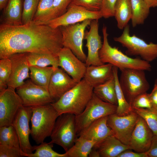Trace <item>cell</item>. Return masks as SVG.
I'll return each mask as SVG.
<instances>
[{"mask_svg": "<svg viewBox=\"0 0 157 157\" xmlns=\"http://www.w3.org/2000/svg\"><path fill=\"white\" fill-rule=\"evenodd\" d=\"M53 143L43 142L38 146H35V152L31 154L23 152L24 156L27 157H67L65 153L61 154L55 151L52 149Z\"/></svg>", "mask_w": 157, "mask_h": 157, "instance_id": "cell-32", "label": "cell"}, {"mask_svg": "<svg viewBox=\"0 0 157 157\" xmlns=\"http://www.w3.org/2000/svg\"><path fill=\"white\" fill-rule=\"evenodd\" d=\"M0 144L20 148L17 133L12 124L0 127Z\"/></svg>", "mask_w": 157, "mask_h": 157, "instance_id": "cell-31", "label": "cell"}, {"mask_svg": "<svg viewBox=\"0 0 157 157\" xmlns=\"http://www.w3.org/2000/svg\"><path fill=\"white\" fill-rule=\"evenodd\" d=\"M32 114V107L22 106L12 124L17 133L20 148L24 153L26 154H32L35 150V146L31 145L29 139L31 131L29 123Z\"/></svg>", "mask_w": 157, "mask_h": 157, "instance_id": "cell-13", "label": "cell"}, {"mask_svg": "<svg viewBox=\"0 0 157 157\" xmlns=\"http://www.w3.org/2000/svg\"><path fill=\"white\" fill-rule=\"evenodd\" d=\"M101 0H72L69 5H75L82 7L91 11H100Z\"/></svg>", "mask_w": 157, "mask_h": 157, "instance_id": "cell-38", "label": "cell"}, {"mask_svg": "<svg viewBox=\"0 0 157 157\" xmlns=\"http://www.w3.org/2000/svg\"><path fill=\"white\" fill-rule=\"evenodd\" d=\"M155 84L157 85V78L156 79L155 81Z\"/></svg>", "mask_w": 157, "mask_h": 157, "instance_id": "cell-48", "label": "cell"}, {"mask_svg": "<svg viewBox=\"0 0 157 157\" xmlns=\"http://www.w3.org/2000/svg\"><path fill=\"white\" fill-rule=\"evenodd\" d=\"M131 105L132 108L154 109L150 99L149 94L147 92L140 94L136 97L133 100Z\"/></svg>", "mask_w": 157, "mask_h": 157, "instance_id": "cell-39", "label": "cell"}, {"mask_svg": "<svg viewBox=\"0 0 157 157\" xmlns=\"http://www.w3.org/2000/svg\"><path fill=\"white\" fill-rule=\"evenodd\" d=\"M150 8L157 7V0H144Z\"/></svg>", "mask_w": 157, "mask_h": 157, "instance_id": "cell-45", "label": "cell"}, {"mask_svg": "<svg viewBox=\"0 0 157 157\" xmlns=\"http://www.w3.org/2000/svg\"><path fill=\"white\" fill-rule=\"evenodd\" d=\"M22 101L15 89L8 87L0 91V127L12 125Z\"/></svg>", "mask_w": 157, "mask_h": 157, "instance_id": "cell-12", "label": "cell"}, {"mask_svg": "<svg viewBox=\"0 0 157 157\" xmlns=\"http://www.w3.org/2000/svg\"><path fill=\"white\" fill-rule=\"evenodd\" d=\"M27 58L29 67H46L51 65L54 69L59 67L58 57L51 54L27 52Z\"/></svg>", "mask_w": 157, "mask_h": 157, "instance_id": "cell-27", "label": "cell"}, {"mask_svg": "<svg viewBox=\"0 0 157 157\" xmlns=\"http://www.w3.org/2000/svg\"><path fill=\"white\" fill-rule=\"evenodd\" d=\"M131 150L128 149L124 151L117 157H148L146 152L138 153L133 151Z\"/></svg>", "mask_w": 157, "mask_h": 157, "instance_id": "cell-43", "label": "cell"}, {"mask_svg": "<svg viewBox=\"0 0 157 157\" xmlns=\"http://www.w3.org/2000/svg\"><path fill=\"white\" fill-rule=\"evenodd\" d=\"M58 56L59 67L76 82L83 78L87 68L85 63L80 60L69 49L63 47Z\"/></svg>", "mask_w": 157, "mask_h": 157, "instance_id": "cell-16", "label": "cell"}, {"mask_svg": "<svg viewBox=\"0 0 157 157\" xmlns=\"http://www.w3.org/2000/svg\"><path fill=\"white\" fill-rule=\"evenodd\" d=\"M32 108L31 135L40 144L50 136L59 115L51 104Z\"/></svg>", "mask_w": 157, "mask_h": 157, "instance_id": "cell-4", "label": "cell"}, {"mask_svg": "<svg viewBox=\"0 0 157 157\" xmlns=\"http://www.w3.org/2000/svg\"><path fill=\"white\" fill-rule=\"evenodd\" d=\"M93 92L96 96L102 101L117 105L114 75L104 83L94 87Z\"/></svg>", "mask_w": 157, "mask_h": 157, "instance_id": "cell-25", "label": "cell"}, {"mask_svg": "<svg viewBox=\"0 0 157 157\" xmlns=\"http://www.w3.org/2000/svg\"><path fill=\"white\" fill-rule=\"evenodd\" d=\"M102 17L100 11H91L80 6L69 5L67 11L47 24L54 28L81 22L85 20L99 19Z\"/></svg>", "mask_w": 157, "mask_h": 157, "instance_id": "cell-14", "label": "cell"}, {"mask_svg": "<svg viewBox=\"0 0 157 157\" xmlns=\"http://www.w3.org/2000/svg\"><path fill=\"white\" fill-rule=\"evenodd\" d=\"M88 157H100L99 154L96 149L94 147L92 148L90 151Z\"/></svg>", "mask_w": 157, "mask_h": 157, "instance_id": "cell-46", "label": "cell"}, {"mask_svg": "<svg viewBox=\"0 0 157 157\" xmlns=\"http://www.w3.org/2000/svg\"><path fill=\"white\" fill-rule=\"evenodd\" d=\"M16 92L20 97L23 106L33 107L53 103L55 100L48 90L33 83L31 80L25 81L17 88Z\"/></svg>", "mask_w": 157, "mask_h": 157, "instance_id": "cell-10", "label": "cell"}, {"mask_svg": "<svg viewBox=\"0 0 157 157\" xmlns=\"http://www.w3.org/2000/svg\"><path fill=\"white\" fill-rule=\"evenodd\" d=\"M146 152L148 157H157V135H154L150 148Z\"/></svg>", "mask_w": 157, "mask_h": 157, "instance_id": "cell-42", "label": "cell"}, {"mask_svg": "<svg viewBox=\"0 0 157 157\" xmlns=\"http://www.w3.org/2000/svg\"><path fill=\"white\" fill-rule=\"evenodd\" d=\"M23 151L20 148L0 144V157H22Z\"/></svg>", "mask_w": 157, "mask_h": 157, "instance_id": "cell-40", "label": "cell"}, {"mask_svg": "<svg viewBox=\"0 0 157 157\" xmlns=\"http://www.w3.org/2000/svg\"><path fill=\"white\" fill-rule=\"evenodd\" d=\"M138 117L133 111L124 116H119L115 113L108 116L107 124L113 135L124 144L129 145Z\"/></svg>", "mask_w": 157, "mask_h": 157, "instance_id": "cell-11", "label": "cell"}, {"mask_svg": "<svg viewBox=\"0 0 157 157\" xmlns=\"http://www.w3.org/2000/svg\"><path fill=\"white\" fill-rule=\"evenodd\" d=\"M9 0H0V10L3 9Z\"/></svg>", "mask_w": 157, "mask_h": 157, "instance_id": "cell-47", "label": "cell"}, {"mask_svg": "<svg viewBox=\"0 0 157 157\" xmlns=\"http://www.w3.org/2000/svg\"><path fill=\"white\" fill-rule=\"evenodd\" d=\"M102 46L99 51L101 62L104 64L110 63L117 67L120 70L124 69H133L144 71H150L151 66L149 62L139 58H133L123 53L116 47L109 44L107 27L103 25Z\"/></svg>", "mask_w": 157, "mask_h": 157, "instance_id": "cell-3", "label": "cell"}, {"mask_svg": "<svg viewBox=\"0 0 157 157\" xmlns=\"http://www.w3.org/2000/svg\"><path fill=\"white\" fill-rule=\"evenodd\" d=\"M154 135L144 120L139 116L129 145L135 152H146L150 148Z\"/></svg>", "mask_w": 157, "mask_h": 157, "instance_id": "cell-17", "label": "cell"}, {"mask_svg": "<svg viewBox=\"0 0 157 157\" xmlns=\"http://www.w3.org/2000/svg\"><path fill=\"white\" fill-rule=\"evenodd\" d=\"M89 26V30H86L84 35V39L86 40V46L88 50L85 63L87 67L91 65H101L104 64L100 59L99 51L103 42L99 33L98 19L92 20Z\"/></svg>", "mask_w": 157, "mask_h": 157, "instance_id": "cell-15", "label": "cell"}, {"mask_svg": "<svg viewBox=\"0 0 157 157\" xmlns=\"http://www.w3.org/2000/svg\"><path fill=\"white\" fill-rule=\"evenodd\" d=\"M132 15L131 0H117L115 6L114 16L119 29H123L128 24Z\"/></svg>", "mask_w": 157, "mask_h": 157, "instance_id": "cell-24", "label": "cell"}, {"mask_svg": "<svg viewBox=\"0 0 157 157\" xmlns=\"http://www.w3.org/2000/svg\"><path fill=\"white\" fill-rule=\"evenodd\" d=\"M72 0H53L51 10L41 24H47L51 20L64 14L71 3Z\"/></svg>", "mask_w": 157, "mask_h": 157, "instance_id": "cell-34", "label": "cell"}, {"mask_svg": "<svg viewBox=\"0 0 157 157\" xmlns=\"http://www.w3.org/2000/svg\"><path fill=\"white\" fill-rule=\"evenodd\" d=\"M53 0H40L33 21L41 24L49 14L51 8Z\"/></svg>", "mask_w": 157, "mask_h": 157, "instance_id": "cell-37", "label": "cell"}, {"mask_svg": "<svg viewBox=\"0 0 157 157\" xmlns=\"http://www.w3.org/2000/svg\"><path fill=\"white\" fill-rule=\"evenodd\" d=\"M107 117H102L92 123L80 133L78 137L93 141L97 144L108 137L113 135L107 124Z\"/></svg>", "mask_w": 157, "mask_h": 157, "instance_id": "cell-20", "label": "cell"}, {"mask_svg": "<svg viewBox=\"0 0 157 157\" xmlns=\"http://www.w3.org/2000/svg\"><path fill=\"white\" fill-rule=\"evenodd\" d=\"M118 68L113 66V75L115 81V88L117 101V107L116 114L119 116L128 115L133 111L131 106L126 99L120 87L118 77Z\"/></svg>", "mask_w": 157, "mask_h": 157, "instance_id": "cell-29", "label": "cell"}, {"mask_svg": "<svg viewBox=\"0 0 157 157\" xmlns=\"http://www.w3.org/2000/svg\"><path fill=\"white\" fill-rule=\"evenodd\" d=\"M149 97L153 108L157 110V85L155 84Z\"/></svg>", "mask_w": 157, "mask_h": 157, "instance_id": "cell-44", "label": "cell"}, {"mask_svg": "<svg viewBox=\"0 0 157 157\" xmlns=\"http://www.w3.org/2000/svg\"><path fill=\"white\" fill-rule=\"evenodd\" d=\"M117 105L101 100L94 93L83 111L75 115L77 137L85 128L95 120L116 113Z\"/></svg>", "mask_w": 157, "mask_h": 157, "instance_id": "cell-6", "label": "cell"}, {"mask_svg": "<svg viewBox=\"0 0 157 157\" xmlns=\"http://www.w3.org/2000/svg\"><path fill=\"white\" fill-rule=\"evenodd\" d=\"M92 20L87 19L81 23L60 27L63 47L69 49L84 63L87 56L83 49V40L86 28L90 26Z\"/></svg>", "mask_w": 157, "mask_h": 157, "instance_id": "cell-9", "label": "cell"}, {"mask_svg": "<svg viewBox=\"0 0 157 157\" xmlns=\"http://www.w3.org/2000/svg\"><path fill=\"white\" fill-rule=\"evenodd\" d=\"M100 11L102 17L108 18L114 16L115 6L117 0H101Z\"/></svg>", "mask_w": 157, "mask_h": 157, "instance_id": "cell-41", "label": "cell"}, {"mask_svg": "<svg viewBox=\"0 0 157 157\" xmlns=\"http://www.w3.org/2000/svg\"><path fill=\"white\" fill-rule=\"evenodd\" d=\"M11 69V63L9 58L0 59V91L8 88Z\"/></svg>", "mask_w": 157, "mask_h": 157, "instance_id": "cell-36", "label": "cell"}, {"mask_svg": "<svg viewBox=\"0 0 157 157\" xmlns=\"http://www.w3.org/2000/svg\"><path fill=\"white\" fill-rule=\"evenodd\" d=\"M22 0H8L3 9L2 24L15 26L22 24Z\"/></svg>", "mask_w": 157, "mask_h": 157, "instance_id": "cell-23", "label": "cell"}, {"mask_svg": "<svg viewBox=\"0 0 157 157\" xmlns=\"http://www.w3.org/2000/svg\"><path fill=\"white\" fill-rule=\"evenodd\" d=\"M27 54V52L15 53L8 57L11 61L12 69L8 87L16 89L30 78Z\"/></svg>", "mask_w": 157, "mask_h": 157, "instance_id": "cell-18", "label": "cell"}, {"mask_svg": "<svg viewBox=\"0 0 157 157\" xmlns=\"http://www.w3.org/2000/svg\"><path fill=\"white\" fill-rule=\"evenodd\" d=\"M132 109L144 120L154 135H157V110L135 108Z\"/></svg>", "mask_w": 157, "mask_h": 157, "instance_id": "cell-33", "label": "cell"}, {"mask_svg": "<svg viewBox=\"0 0 157 157\" xmlns=\"http://www.w3.org/2000/svg\"><path fill=\"white\" fill-rule=\"evenodd\" d=\"M96 142L78 137L72 147L65 152L67 157H87Z\"/></svg>", "mask_w": 157, "mask_h": 157, "instance_id": "cell-30", "label": "cell"}, {"mask_svg": "<svg viewBox=\"0 0 157 157\" xmlns=\"http://www.w3.org/2000/svg\"><path fill=\"white\" fill-rule=\"evenodd\" d=\"M63 69H54L48 87V91L55 101L77 83Z\"/></svg>", "mask_w": 157, "mask_h": 157, "instance_id": "cell-19", "label": "cell"}, {"mask_svg": "<svg viewBox=\"0 0 157 157\" xmlns=\"http://www.w3.org/2000/svg\"><path fill=\"white\" fill-rule=\"evenodd\" d=\"M120 71L119 85L126 99L131 105L136 97L147 92L149 88V84L144 70L124 69Z\"/></svg>", "mask_w": 157, "mask_h": 157, "instance_id": "cell-7", "label": "cell"}, {"mask_svg": "<svg viewBox=\"0 0 157 157\" xmlns=\"http://www.w3.org/2000/svg\"><path fill=\"white\" fill-rule=\"evenodd\" d=\"M63 47L60 27L54 28L32 22L16 26L0 24V59L24 52L50 53L58 56Z\"/></svg>", "mask_w": 157, "mask_h": 157, "instance_id": "cell-1", "label": "cell"}, {"mask_svg": "<svg viewBox=\"0 0 157 157\" xmlns=\"http://www.w3.org/2000/svg\"><path fill=\"white\" fill-rule=\"evenodd\" d=\"M94 147L100 157H117L125 150L131 149L129 145L124 144L113 135H110Z\"/></svg>", "mask_w": 157, "mask_h": 157, "instance_id": "cell-22", "label": "cell"}, {"mask_svg": "<svg viewBox=\"0 0 157 157\" xmlns=\"http://www.w3.org/2000/svg\"><path fill=\"white\" fill-rule=\"evenodd\" d=\"M54 69L52 66H30V78L34 83L48 90L51 77Z\"/></svg>", "mask_w": 157, "mask_h": 157, "instance_id": "cell-26", "label": "cell"}, {"mask_svg": "<svg viewBox=\"0 0 157 157\" xmlns=\"http://www.w3.org/2000/svg\"><path fill=\"white\" fill-rule=\"evenodd\" d=\"M133 27L142 24L149 15L150 8L144 0H131Z\"/></svg>", "mask_w": 157, "mask_h": 157, "instance_id": "cell-28", "label": "cell"}, {"mask_svg": "<svg viewBox=\"0 0 157 157\" xmlns=\"http://www.w3.org/2000/svg\"><path fill=\"white\" fill-rule=\"evenodd\" d=\"M93 88L83 78L73 88L51 104L59 115L70 113L75 115L84 110L93 94Z\"/></svg>", "mask_w": 157, "mask_h": 157, "instance_id": "cell-2", "label": "cell"}, {"mask_svg": "<svg viewBox=\"0 0 157 157\" xmlns=\"http://www.w3.org/2000/svg\"><path fill=\"white\" fill-rule=\"evenodd\" d=\"M40 0H24L22 22V24L29 23L33 19Z\"/></svg>", "mask_w": 157, "mask_h": 157, "instance_id": "cell-35", "label": "cell"}, {"mask_svg": "<svg viewBox=\"0 0 157 157\" xmlns=\"http://www.w3.org/2000/svg\"><path fill=\"white\" fill-rule=\"evenodd\" d=\"M50 137L51 140L49 142L60 146L65 152L69 150L78 138L75 115L64 113L59 115Z\"/></svg>", "mask_w": 157, "mask_h": 157, "instance_id": "cell-8", "label": "cell"}, {"mask_svg": "<svg viewBox=\"0 0 157 157\" xmlns=\"http://www.w3.org/2000/svg\"><path fill=\"white\" fill-rule=\"evenodd\" d=\"M113 39L126 48L125 53L128 56H139L149 63L157 58V44L148 43L135 35H131L128 24L124 28L121 35Z\"/></svg>", "mask_w": 157, "mask_h": 157, "instance_id": "cell-5", "label": "cell"}, {"mask_svg": "<svg viewBox=\"0 0 157 157\" xmlns=\"http://www.w3.org/2000/svg\"><path fill=\"white\" fill-rule=\"evenodd\" d=\"M113 66L108 63L100 65L88 66L83 78L94 88L113 76Z\"/></svg>", "mask_w": 157, "mask_h": 157, "instance_id": "cell-21", "label": "cell"}]
</instances>
